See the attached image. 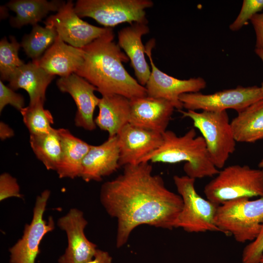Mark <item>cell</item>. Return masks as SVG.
Returning a JSON list of instances; mask_svg holds the SVG:
<instances>
[{"label": "cell", "mask_w": 263, "mask_h": 263, "mask_svg": "<svg viewBox=\"0 0 263 263\" xmlns=\"http://www.w3.org/2000/svg\"><path fill=\"white\" fill-rule=\"evenodd\" d=\"M122 173L104 183L100 200L107 213L117 222L116 245L128 241L141 225L172 229L183 206L178 194L165 186L163 178L152 173L149 162L123 167Z\"/></svg>", "instance_id": "cell-1"}, {"label": "cell", "mask_w": 263, "mask_h": 263, "mask_svg": "<svg viewBox=\"0 0 263 263\" xmlns=\"http://www.w3.org/2000/svg\"><path fill=\"white\" fill-rule=\"evenodd\" d=\"M113 29L82 48L83 62L75 74L94 86L102 95L116 94L129 99L147 95L140 85L125 69L129 59L113 41Z\"/></svg>", "instance_id": "cell-2"}, {"label": "cell", "mask_w": 263, "mask_h": 263, "mask_svg": "<svg viewBox=\"0 0 263 263\" xmlns=\"http://www.w3.org/2000/svg\"><path fill=\"white\" fill-rule=\"evenodd\" d=\"M162 136L161 145L142 158L139 163L184 162L183 169L186 175L195 179L212 177L219 172L209 157L204 138L196 136L194 128L180 136L170 130L166 131Z\"/></svg>", "instance_id": "cell-3"}, {"label": "cell", "mask_w": 263, "mask_h": 263, "mask_svg": "<svg viewBox=\"0 0 263 263\" xmlns=\"http://www.w3.org/2000/svg\"><path fill=\"white\" fill-rule=\"evenodd\" d=\"M207 199L219 205L242 198L263 196V169L247 165L225 167L204 188Z\"/></svg>", "instance_id": "cell-4"}, {"label": "cell", "mask_w": 263, "mask_h": 263, "mask_svg": "<svg viewBox=\"0 0 263 263\" xmlns=\"http://www.w3.org/2000/svg\"><path fill=\"white\" fill-rule=\"evenodd\" d=\"M190 118L204 138L209 157L218 169H223L236 148V142L227 112L179 111Z\"/></svg>", "instance_id": "cell-5"}, {"label": "cell", "mask_w": 263, "mask_h": 263, "mask_svg": "<svg viewBox=\"0 0 263 263\" xmlns=\"http://www.w3.org/2000/svg\"><path fill=\"white\" fill-rule=\"evenodd\" d=\"M263 222V196L225 202L217 208L215 223L221 232L232 235L239 243L252 242Z\"/></svg>", "instance_id": "cell-6"}, {"label": "cell", "mask_w": 263, "mask_h": 263, "mask_svg": "<svg viewBox=\"0 0 263 263\" xmlns=\"http://www.w3.org/2000/svg\"><path fill=\"white\" fill-rule=\"evenodd\" d=\"M174 183L183 201L175 228L191 233L220 232L215 223L218 204L201 196L195 188V179L187 175H174Z\"/></svg>", "instance_id": "cell-7"}, {"label": "cell", "mask_w": 263, "mask_h": 263, "mask_svg": "<svg viewBox=\"0 0 263 263\" xmlns=\"http://www.w3.org/2000/svg\"><path fill=\"white\" fill-rule=\"evenodd\" d=\"M153 5L150 0H78L74 9L80 18H91L111 28L125 22H148L145 10Z\"/></svg>", "instance_id": "cell-8"}, {"label": "cell", "mask_w": 263, "mask_h": 263, "mask_svg": "<svg viewBox=\"0 0 263 263\" xmlns=\"http://www.w3.org/2000/svg\"><path fill=\"white\" fill-rule=\"evenodd\" d=\"M262 99L263 92L261 87L256 86H238L207 94L200 92L186 93L179 96L183 108L187 110L222 112L233 109L237 113Z\"/></svg>", "instance_id": "cell-9"}, {"label": "cell", "mask_w": 263, "mask_h": 263, "mask_svg": "<svg viewBox=\"0 0 263 263\" xmlns=\"http://www.w3.org/2000/svg\"><path fill=\"white\" fill-rule=\"evenodd\" d=\"M50 194L49 190L45 189L37 196L31 223L25 224L21 238L9 249L10 263H35L41 240L55 227L52 217L47 221L43 219Z\"/></svg>", "instance_id": "cell-10"}, {"label": "cell", "mask_w": 263, "mask_h": 263, "mask_svg": "<svg viewBox=\"0 0 263 263\" xmlns=\"http://www.w3.org/2000/svg\"><path fill=\"white\" fill-rule=\"evenodd\" d=\"M154 46L153 38L145 46V54L149 58L151 68L150 77L145 86L147 95L167 100L178 111L182 110L183 106L179 99L180 95L186 93L200 92L206 87V81L201 77L179 79L160 70L152 58L151 50Z\"/></svg>", "instance_id": "cell-11"}, {"label": "cell", "mask_w": 263, "mask_h": 263, "mask_svg": "<svg viewBox=\"0 0 263 263\" xmlns=\"http://www.w3.org/2000/svg\"><path fill=\"white\" fill-rule=\"evenodd\" d=\"M44 23L53 27L63 41L79 48L100 37L109 29L95 26L82 20L75 12L72 0L65 2Z\"/></svg>", "instance_id": "cell-12"}, {"label": "cell", "mask_w": 263, "mask_h": 263, "mask_svg": "<svg viewBox=\"0 0 263 263\" xmlns=\"http://www.w3.org/2000/svg\"><path fill=\"white\" fill-rule=\"evenodd\" d=\"M87 224L83 212L76 208H71L58 219L57 226L65 232L68 242L58 263H86L94 258L97 248L85 234Z\"/></svg>", "instance_id": "cell-13"}, {"label": "cell", "mask_w": 263, "mask_h": 263, "mask_svg": "<svg viewBox=\"0 0 263 263\" xmlns=\"http://www.w3.org/2000/svg\"><path fill=\"white\" fill-rule=\"evenodd\" d=\"M56 83L58 89L62 93L69 94L76 104L75 125L88 131L95 130L96 126L94 114L100 100L94 93L97 91L96 88L75 73L60 77Z\"/></svg>", "instance_id": "cell-14"}, {"label": "cell", "mask_w": 263, "mask_h": 263, "mask_svg": "<svg viewBox=\"0 0 263 263\" xmlns=\"http://www.w3.org/2000/svg\"><path fill=\"white\" fill-rule=\"evenodd\" d=\"M120 151V167L136 165L157 149L163 142L162 133L134 126L130 123L117 134Z\"/></svg>", "instance_id": "cell-15"}, {"label": "cell", "mask_w": 263, "mask_h": 263, "mask_svg": "<svg viewBox=\"0 0 263 263\" xmlns=\"http://www.w3.org/2000/svg\"><path fill=\"white\" fill-rule=\"evenodd\" d=\"M130 100V123L161 133L167 130L175 109L171 103L148 95Z\"/></svg>", "instance_id": "cell-16"}, {"label": "cell", "mask_w": 263, "mask_h": 263, "mask_svg": "<svg viewBox=\"0 0 263 263\" xmlns=\"http://www.w3.org/2000/svg\"><path fill=\"white\" fill-rule=\"evenodd\" d=\"M120 151L116 135L109 137L99 145H91L84 157L80 177L86 182L100 181L120 167Z\"/></svg>", "instance_id": "cell-17"}, {"label": "cell", "mask_w": 263, "mask_h": 263, "mask_svg": "<svg viewBox=\"0 0 263 263\" xmlns=\"http://www.w3.org/2000/svg\"><path fill=\"white\" fill-rule=\"evenodd\" d=\"M148 22H134L121 29L118 33V45L122 48L131 61L139 83L145 87L151 71L145 58V46L142 37L148 34Z\"/></svg>", "instance_id": "cell-18"}, {"label": "cell", "mask_w": 263, "mask_h": 263, "mask_svg": "<svg viewBox=\"0 0 263 263\" xmlns=\"http://www.w3.org/2000/svg\"><path fill=\"white\" fill-rule=\"evenodd\" d=\"M83 61L82 49L67 44L57 35L43 55L33 62L49 74L65 77L75 73Z\"/></svg>", "instance_id": "cell-19"}, {"label": "cell", "mask_w": 263, "mask_h": 263, "mask_svg": "<svg viewBox=\"0 0 263 263\" xmlns=\"http://www.w3.org/2000/svg\"><path fill=\"white\" fill-rule=\"evenodd\" d=\"M54 78L55 75L32 61L17 69L8 80L9 87L13 90H25L29 96L30 105L44 103L46 89Z\"/></svg>", "instance_id": "cell-20"}, {"label": "cell", "mask_w": 263, "mask_h": 263, "mask_svg": "<svg viewBox=\"0 0 263 263\" xmlns=\"http://www.w3.org/2000/svg\"><path fill=\"white\" fill-rule=\"evenodd\" d=\"M97 107L99 112L95 124L107 132L109 137L116 135L129 123L131 106L128 98L116 94L102 95Z\"/></svg>", "instance_id": "cell-21"}, {"label": "cell", "mask_w": 263, "mask_h": 263, "mask_svg": "<svg viewBox=\"0 0 263 263\" xmlns=\"http://www.w3.org/2000/svg\"><path fill=\"white\" fill-rule=\"evenodd\" d=\"M62 151L60 161L56 170L60 178L74 179L80 177L82 162L91 145L74 135L66 129H57Z\"/></svg>", "instance_id": "cell-22"}, {"label": "cell", "mask_w": 263, "mask_h": 263, "mask_svg": "<svg viewBox=\"0 0 263 263\" xmlns=\"http://www.w3.org/2000/svg\"><path fill=\"white\" fill-rule=\"evenodd\" d=\"M236 142L254 143L263 139V99L248 106L230 122Z\"/></svg>", "instance_id": "cell-23"}, {"label": "cell", "mask_w": 263, "mask_h": 263, "mask_svg": "<svg viewBox=\"0 0 263 263\" xmlns=\"http://www.w3.org/2000/svg\"><path fill=\"white\" fill-rule=\"evenodd\" d=\"M65 3L60 0H11L7 4V6L16 13V16L11 19L10 23L17 28L28 24L35 25L49 12H57Z\"/></svg>", "instance_id": "cell-24"}, {"label": "cell", "mask_w": 263, "mask_h": 263, "mask_svg": "<svg viewBox=\"0 0 263 263\" xmlns=\"http://www.w3.org/2000/svg\"><path fill=\"white\" fill-rule=\"evenodd\" d=\"M31 148L37 158L48 170L56 171L61 155L62 146L57 129L49 133L30 134Z\"/></svg>", "instance_id": "cell-25"}, {"label": "cell", "mask_w": 263, "mask_h": 263, "mask_svg": "<svg viewBox=\"0 0 263 263\" xmlns=\"http://www.w3.org/2000/svg\"><path fill=\"white\" fill-rule=\"evenodd\" d=\"M57 36L53 27L48 25L43 27L37 24L23 38L20 45L27 56L36 61L53 44Z\"/></svg>", "instance_id": "cell-26"}, {"label": "cell", "mask_w": 263, "mask_h": 263, "mask_svg": "<svg viewBox=\"0 0 263 263\" xmlns=\"http://www.w3.org/2000/svg\"><path fill=\"white\" fill-rule=\"evenodd\" d=\"M20 113L30 134L47 133L53 129L54 117L49 110L44 108V103L29 105Z\"/></svg>", "instance_id": "cell-27"}, {"label": "cell", "mask_w": 263, "mask_h": 263, "mask_svg": "<svg viewBox=\"0 0 263 263\" xmlns=\"http://www.w3.org/2000/svg\"><path fill=\"white\" fill-rule=\"evenodd\" d=\"M9 42L6 38L0 42V73L1 80H8L19 67L24 63L19 57V44L14 37Z\"/></svg>", "instance_id": "cell-28"}, {"label": "cell", "mask_w": 263, "mask_h": 263, "mask_svg": "<svg viewBox=\"0 0 263 263\" xmlns=\"http://www.w3.org/2000/svg\"><path fill=\"white\" fill-rule=\"evenodd\" d=\"M263 9V0H244L240 12L229 27L232 31L239 30L252 17Z\"/></svg>", "instance_id": "cell-29"}, {"label": "cell", "mask_w": 263, "mask_h": 263, "mask_svg": "<svg viewBox=\"0 0 263 263\" xmlns=\"http://www.w3.org/2000/svg\"><path fill=\"white\" fill-rule=\"evenodd\" d=\"M263 255V222L256 238L244 249L242 263H260Z\"/></svg>", "instance_id": "cell-30"}, {"label": "cell", "mask_w": 263, "mask_h": 263, "mask_svg": "<svg viewBox=\"0 0 263 263\" xmlns=\"http://www.w3.org/2000/svg\"><path fill=\"white\" fill-rule=\"evenodd\" d=\"M12 197L22 198L19 183L10 174L2 173L0 175V201Z\"/></svg>", "instance_id": "cell-31"}, {"label": "cell", "mask_w": 263, "mask_h": 263, "mask_svg": "<svg viewBox=\"0 0 263 263\" xmlns=\"http://www.w3.org/2000/svg\"><path fill=\"white\" fill-rule=\"evenodd\" d=\"M10 105L19 112L24 108V99L22 95L16 93L0 80V113L5 106Z\"/></svg>", "instance_id": "cell-32"}, {"label": "cell", "mask_w": 263, "mask_h": 263, "mask_svg": "<svg viewBox=\"0 0 263 263\" xmlns=\"http://www.w3.org/2000/svg\"><path fill=\"white\" fill-rule=\"evenodd\" d=\"M250 21L255 32V49L263 50V13L255 14Z\"/></svg>", "instance_id": "cell-33"}, {"label": "cell", "mask_w": 263, "mask_h": 263, "mask_svg": "<svg viewBox=\"0 0 263 263\" xmlns=\"http://www.w3.org/2000/svg\"><path fill=\"white\" fill-rule=\"evenodd\" d=\"M86 263H112V257L108 252L97 249L94 258Z\"/></svg>", "instance_id": "cell-34"}, {"label": "cell", "mask_w": 263, "mask_h": 263, "mask_svg": "<svg viewBox=\"0 0 263 263\" xmlns=\"http://www.w3.org/2000/svg\"><path fill=\"white\" fill-rule=\"evenodd\" d=\"M14 130L6 123L3 121L0 122V138L1 140H4L10 138L14 135Z\"/></svg>", "instance_id": "cell-35"}, {"label": "cell", "mask_w": 263, "mask_h": 263, "mask_svg": "<svg viewBox=\"0 0 263 263\" xmlns=\"http://www.w3.org/2000/svg\"><path fill=\"white\" fill-rule=\"evenodd\" d=\"M255 53L260 58L263 63V50L255 49ZM261 88L263 92V82Z\"/></svg>", "instance_id": "cell-36"}, {"label": "cell", "mask_w": 263, "mask_h": 263, "mask_svg": "<svg viewBox=\"0 0 263 263\" xmlns=\"http://www.w3.org/2000/svg\"><path fill=\"white\" fill-rule=\"evenodd\" d=\"M258 166L260 168L263 169V158L259 162Z\"/></svg>", "instance_id": "cell-37"}, {"label": "cell", "mask_w": 263, "mask_h": 263, "mask_svg": "<svg viewBox=\"0 0 263 263\" xmlns=\"http://www.w3.org/2000/svg\"><path fill=\"white\" fill-rule=\"evenodd\" d=\"M260 263H263V255L261 258Z\"/></svg>", "instance_id": "cell-38"}]
</instances>
